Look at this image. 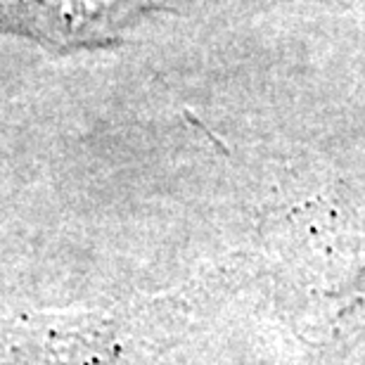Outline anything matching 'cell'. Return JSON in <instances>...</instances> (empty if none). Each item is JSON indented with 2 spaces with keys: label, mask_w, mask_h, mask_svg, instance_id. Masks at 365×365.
<instances>
[{
  "label": "cell",
  "mask_w": 365,
  "mask_h": 365,
  "mask_svg": "<svg viewBox=\"0 0 365 365\" xmlns=\"http://www.w3.org/2000/svg\"><path fill=\"white\" fill-rule=\"evenodd\" d=\"M155 10L166 7L152 0H0V31L67 55L119 46L128 29Z\"/></svg>",
  "instance_id": "6da1fadb"
}]
</instances>
